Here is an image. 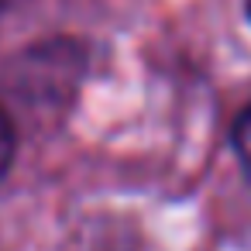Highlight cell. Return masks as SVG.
Returning a JSON list of instances; mask_svg holds the SVG:
<instances>
[{
  "mask_svg": "<svg viewBox=\"0 0 251 251\" xmlns=\"http://www.w3.org/2000/svg\"><path fill=\"white\" fill-rule=\"evenodd\" d=\"M230 145H234V155H237V165H241L244 179L251 182V107L237 117V124L230 131Z\"/></svg>",
  "mask_w": 251,
  "mask_h": 251,
  "instance_id": "1",
  "label": "cell"
},
{
  "mask_svg": "<svg viewBox=\"0 0 251 251\" xmlns=\"http://www.w3.org/2000/svg\"><path fill=\"white\" fill-rule=\"evenodd\" d=\"M14 148H18V138H14V124L7 117V110L0 107V179L7 176L11 162H14Z\"/></svg>",
  "mask_w": 251,
  "mask_h": 251,
  "instance_id": "2",
  "label": "cell"
},
{
  "mask_svg": "<svg viewBox=\"0 0 251 251\" xmlns=\"http://www.w3.org/2000/svg\"><path fill=\"white\" fill-rule=\"evenodd\" d=\"M18 4H25V0H0V14H4V11H14Z\"/></svg>",
  "mask_w": 251,
  "mask_h": 251,
  "instance_id": "3",
  "label": "cell"
},
{
  "mask_svg": "<svg viewBox=\"0 0 251 251\" xmlns=\"http://www.w3.org/2000/svg\"><path fill=\"white\" fill-rule=\"evenodd\" d=\"M248 21H251V0H248Z\"/></svg>",
  "mask_w": 251,
  "mask_h": 251,
  "instance_id": "4",
  "label": "cell"
}]
</instances>
